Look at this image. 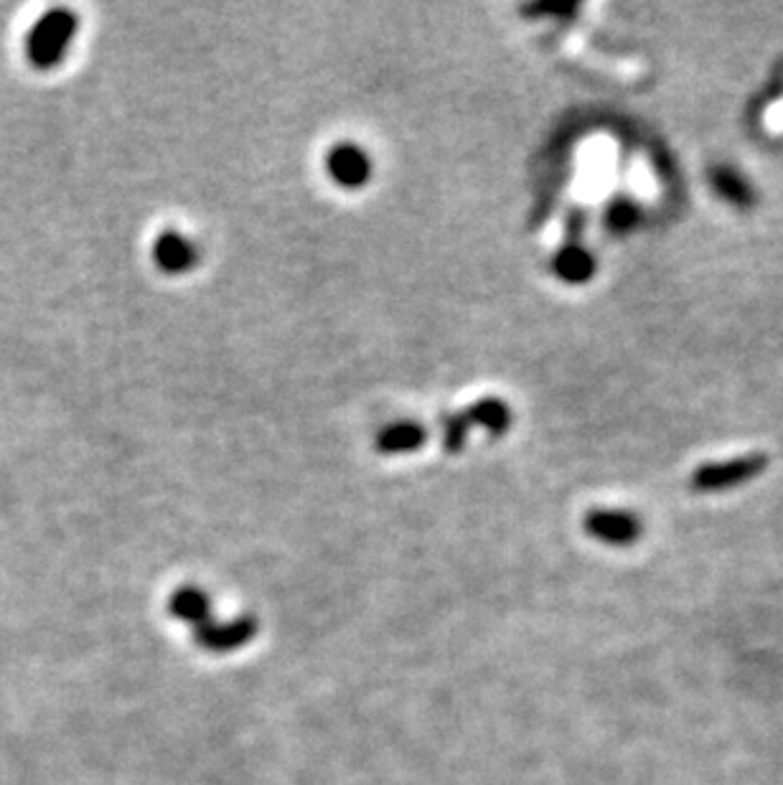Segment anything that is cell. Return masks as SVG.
<instances>
[{"instance_id":"obj_8","label":"cell","mask_w":783,"mask_h":785,"mask_svg":"<svg viewBox=\"0 0 783 785\" xmlns=\"http://www.w3.org/2000/svg\"><path fill=\"white\" fill-rule=\"evenodd\" d=\"M555 275L570 285H583L596 275V255L585 249L580 242H567L552 259Z\"/></svg>"},{"instance_id":"obj_4","label":"cell","mask_w":783,"mask_h":785,"mask_svg":"<svg viewBox=\"0 0 783 785\" xmlns=\"http://www.w3.org/2000/svg\"><path fill=\"white\" fill-rule=\"evenodd\" d=\"M255 630H257V622L252 618H242L234 622H214L209 618L204 620L202 626L194 628V636H196V644L206 648V651L227 654V651H234V648L249 644V640L255 638Z\"/></svg>"},{"instance_id":"obj_2","label":"cell","mask_w":783,"mask_h":785,"mask_svg":"<svg viewBox=\"0 0 783 785\" xmlns=\"http://www.w3.org/2000/svg\"><path fill=\"white\" fill-rule=\"evenodd\" d=\"M769 468V455L748 453L727 460H715V463H702L689 478V485L699 493L727 491L733 485L748 483L758 478Z\"/></svg>"},{"instance_id":"obj_11","label":"cell","mask_w":783,"mask_h":785,"mask_svg":"<svg viewBox=\"0 0 783 785\" xmlns=\"http://www.w3.org/2000/svg\"><path fill=\"white\" fill-rule=\"evenodd\" d=\"M170 612L196 628L204 620H209V598L199 588H182L170 598Z\"/></svg>"},{"instance_id":"obj_5","label":"cell","mask_w":783,"mask_h":785,"mask_svg":"<svg viewBox=\"0 0 783 785\" xmlns=\"http://www.w3.org/2000/svg\"><path fill=\"white\" fill-rule=\"evenodd\" d=\"M326 168L331 178L344 188H362L366 178L372 176V160L366 158V153L349 143H341L326 156Z\"/></svg>"},{"instance_id":"obj_9","label":"cell","mask_w":783,"mask_h":785,"mask_svg":"<svg viewBox=\"0 0 783 785\" xmlns=\"http://www.w3.org/2000/svg\"><path fill=\"white\" fill-rule=\"evenodd\" d=\"M461 414L468 428H483L486 432H491V435H503L511 425V412L507 402L497 400V396H486V400L471 404V408Z\"/></svg>"},{"instance_id":"obj_7","label":"cell","mask_w":783,"mask_h":785,"mask_svg":"<svg viewBox=\"0 0 783 785\" xmlns=\"http://www.w3.org/2000/svg\"><path fill=\"white\" fill-rule=\"evenodd\" d=\"M153 259L168 275H182L196 265V247L178 232H166L156 239Z\"/></svg>"},{"instance_id":"obj_10","label":"cell","mask_w":783,"mask_h":785,"mask_svg":"<svg viewBox=\"0 0 783 785\" xmlns=\"http://www.w3.org/2000/svg\"><path fill=\"white\" fill-rule=\"evenodd\" d=\"M422 442H425V430H422L420 422H394V425L384 428L382 435L376 438V448L384 455H400V453H412L418 450Z\"/></svg>"},{"instance_id":"obj_1","label":"cell","mask_w":783,"mask_h":785,"mask_svg":"<svg viewBox=\"0 0 783 785\" xmlns=\"http://www.w3.org/2000/svg\"><path fill=\"white\" fill-rule=\"evenodd\" d=\"M77 29V16L67 8H51L49 13H43L29 31V39H26L29 65L39 71L57 69L65 61Z\"/></svg>"},{"instance_id":"obj_13","label":"cell","mask_w":783,"mask_h":785,"mask_svg":"<svg viewBox=\"0 0 783 785\" xmlns=\"http://www.w3.org/2000/svg\"><path fill=\"white\" fill-rule=\"evenodd\" d=\"M529 13H552V16H575L578 6H535L529 8Z\"/></svg>"},{"instance_id":"obj_3","label":"cell","mask_w":783,"mask_h":785,"mask_svg":"<svg viewBox=\"0 0 783 785\" xmlns=\"http://www.w3.org/2000/svg\"><path fill=\"white\" fill-rule=\"evenodd\" d=\"M585 531L593 539L606 541V544H632L638 537H642V519L636 513L628 511H590L583 521Z\"/></svg>"},{"instance_id":"obj_6","label":"cell","mask_w":783,"mask_h":785,"mask_svg":"<svg viewBox=\"0 0 783 785\" xmlns=\"http://www.w3.org/2000/svg\"><path fill=\"white\" fill-rule=\"evenodd\" d=\"M707 180H709V188H713L723 202L735 206V209L748 212L755 206L753 186L745 180L741 170L717 164L707 170Z\"/></svg>"},{"instance_id":"obj_12","label":"cell","mask_w":783,"mask_h":785,"mask_svg":"<svg viewBox=\"0 0 783 785\" xmlns=\"http://www.w3.org/2000/svg\"><path fill=\"white\" fill-rule=\"evenodd\" d=\"M638 222V204L634 198L620 196L616 202L608 204L606 209V229L614 234H626L628 229H634Z\"/></svg>"}]
</instances>
